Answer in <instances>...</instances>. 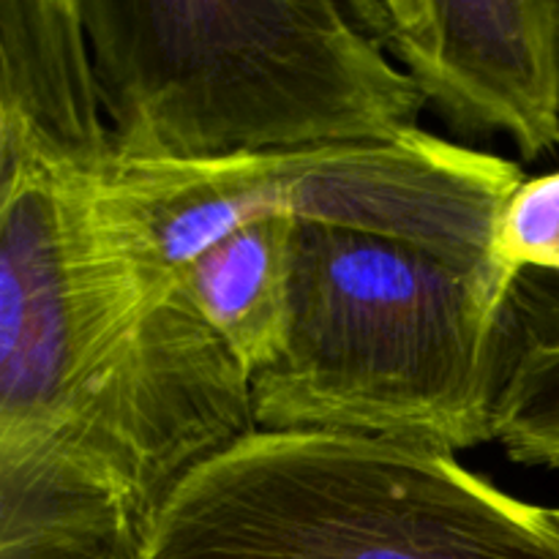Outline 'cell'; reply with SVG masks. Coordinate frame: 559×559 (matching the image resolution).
Wrapping results in <instances>:
<instances>
[{
  "label": "cell",
  "instance_id": "6da1fadb",
  "mask_svg": "<svg viewBox=\"0 0 559 559\" xmlns=\"http://www.w3.org/2000/svg\"><path fill=\"white\" fill-rule=\"evenodd\" d=\"M112 164L0 126V540L107 535L82 489V456L183 273L147 271L112 222Z\"/></svg>",
  "mask_w": 559,
  "mask_h": 559
},
{
  "label": "cell",
  "instance_id": "7a4b0ae2",
  "mask_svg": "<svg viewBox=\"0 0 559 559\" xmlns=\"http://www.w3.org/2000/svg\"><path fill=\"white\" fill-rule=\"evenodd\" d=\"M519 282L409 240L298 222L287 338L251 377L257 431L442 453L495 440L527 328Z\"/></svg>",
  "mask_w": 559,
  "mask_h": 559
},
{
  "label": "cell",
  "instance_id": "3957f363",
  "mask_svg": "<svg viewBox=\"0 0 559 559\" xmlns=\"http://www.w3.org/2000/svg\"><path fill=\"white\" fill-rule=\"evenodd\" d=\"M118 162L393 142L426 107L338 0H80Z\"/></svg>",
  "mask_w": 559,
  "mask_h": 559
},
{
  "label": "cell",
  "instance_id": "277c9868",
  "mask_svg": "<svg viewBox=\"0 0 559 559\" xmlns=\"http://www.w3.org/2000/svg\"><path fill=\"white\" fill-rule=\"evenodd\" d=\"M134 559H559V524L453 453L254 431L175 489Z\"/></svg>",
  "mask_w": 559,
  "mask_h": 559
},
{
  "label": "cell",
  "instance_id": "5b68a950",
  "mask_svg": "<svg viewBox=\"0 0 559 559\" xmlns=\"http://www.w3.org/2000/svg\"><path fill=\"white\" fill-rule=\"evenodd\" d=\"M522 180V167L508 158L418 129L393 142L222 162L115 158L104 202L134 254L158 276L186 271L213 243L267 216L385 235L464 265L497 267V218Z\"/></svg>",
  "mask_w": 559,
  "mask_h": 559
},
{
  "label": "cell",
  "instance_id": "8992f818",
  "mask_svg": "<svg viewBox=\"0 0 559 559\" xmlns=\"http://www.w3.org/2000/svg\"><path fill=\"white\" fill-rule=\"evenodd\" d=\"M462 136L502 131L524 162L559 147V0H347Z\"/></svg>",
  "mask_w": 559,
  "mask_h": 559
},
{
  "label": "cell",
  "instance_id": "52a82bcc",
  "mask_svg": "<svg viewBox=\"0 0 559 559\" xmlns=\"http://www.w3.org/2000/svg\"><path fill=\"white\" fill-rule=\"evenodd\" d=\"M295 227L298 218H260L186 267L197 306L249 377L273 364L287 338Z\"/></svg>",
  "mask_w": 559,
  "mask_h": 559
},
{
  "label": "cell",
  "instance_id": "ba28073f",
  "mask_svg": "<svg viewBox=\"0 0 559 559\" xmlns=\"http://www.w3.org/2000/svg\"><path fill=\"white\" fill-rule=\"evenodd\" d=\"M511 462L559 473V320H527L495 413Z\"/></svg>",
  "mask_w": 559,
  "mask_h": 559
},
{
  "label": "cell",
  "instance_id": "9c48e42d",
  "mask_svg": "<svg viewBox=\"0 0 559 559\" xmlns=\"http://www.w3.org/2000/svg\"><path fill=\"white\" fill-rule=\"evenodd\" d=\"M491 257L508 278H522L527 267L559 273V169L524 178L508 197Z\"/></svg>",
  "mask_w": 559,
  "mask_h": 559
},
{
  "label": "cell",
  "instance_id": "30bf717a",
  "mask_svg": "<svg viewBox=\"0 0 559 559\" xmlns=\"http://www.w3.org/2000/svg\"><path fill=\"white\" fill-rule=\"evenodd\" d=\"M0 559H131L112 538L69 530H41L0 540Z\"/></svg>",
  "mask_w": 559,
  "mask_h": 559
},
{
  "label": "cell",
  "instance_id": "8fae6325",
  "mask_svg": "<svg viewBox=\"0 0 559 559\" xmlns=\"http://www.w3.org/2000/svg\"><path fill=\"white\" fill-rule=\"evenodd\" d=\"M551 513H555V522L559 524V508H551Z\"/></svg>",
  "mask_w": 559,
  "mask_h": 559
}]
</instances>
